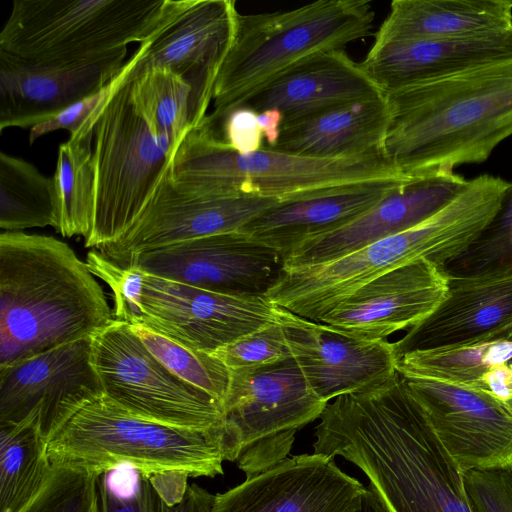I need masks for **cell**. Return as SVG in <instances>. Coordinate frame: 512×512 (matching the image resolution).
<instances>
[{"label": "cell", "instance_id": "6da1fadb", "mask_svg": "<svg viewBox=\"0 0 512 512\" xmlns=\"http://www.w3.org/2000/svg\"><path fill=\"white\" fill-rule=\"evenodd\" d=\"M315 436L314 453L359 467L391 512H476L463 472L398 371L327 404Z\"/></svg>", "mask_w": 512, "mask_h": 512}, {"label": "cell", "instance_id": "7a4b0ae2", "mask_svg": "<svg viewBox=\"0 0 512 512\" xmlns=\"http://www.w3.org/2000/svg\"><path fill=\"white\" fill-rule=\"evenodd\" d=\"M384 96L381 151L409 179L484 162L512 135V58Z\"/></svg>", "mask_w": 512, "mask_h": 512}, {"label": "cell", "instance_id": "3957f363", "mask_svg": "<svg viewBox=\"0 0 512 512\" xmlns=\"http://www.w3.org/2000/svg\"><path fill=\"white\" fill-rule=\"evenodd\" d=\"M113 320L102 287L68 244L0 234V366L92 337Z\"/></svg>", "mask_w": 512, "mask_h": 512}, {"label": "cell", "instance_id": "277c9868", "mask_svg": "<svg viewBox=\"0 0 512 512\" xmlns=\"http://www.w3.org/2000/svg\"><path fill=\"white\" fill-rule=\"evenodd\" d=\"M503 179L481 175L449 205L424 222L334 261L283 269L266 297L279 307L319 322L341 300L399 266L428 260L440 267L464 253L499 207Z\"/></svg>", "mask_w": 512, "mask_h": 512}, {"label": "cell", "instance_id": "5b68a950", "mask_svg": "<svg viewBox=\"0 0 512 512\" xmlns=\"http://www.w3.org/2000/svg\"><path fill=\"white\" fill-rule=\"evenodd\" d=\"M374 20L366 0H318L288 11L239 13L216 80L213 111L236 108L313 55L367 37Z\"/></svg>", "mask_w": 512, "mask_h": 512}, {"label": "cell", "instance_id": "8992f818", "mask_svg": "<svg viewBox=\"0 0 512 512\" xmlns=\"http://www.w3.org/2000/svg\"><path fill=\"white\" fill-rule=\"evenodd\" d=\"M54 467L103 474L122 463L151 476L223 474V429H183L152 422L123 410L105 395L88 404L47 442Z\"/></svg>", "mask_w": 512, "mask_h": 512}, {"label": "cell", "instance_id": "52a82bcc", "mask_svg": "<svg viewBox=\"0 0 512 512\" xmlns=\"http://www.w3.org/2000/svg\"><path fill=\"white\" fill-rule=\"evenodd\" d=\"M183 0H14L0 51L42 65L101 58L151 38Z\"/></svg>", "mask_w": 512, "mask_h": 512}, {"label": "cell", "instance_id": "ba28073f", "mask_svg": "<svg viewBox=\"0 0 512 512\" xmlns=\"http://www.w3.org/2000/svg\"><path fill=\"white\" fill-rule=\"evenodd\" d=\"M169 174L175 183L207 194L276 199L346 183L401 176L381 151L358 158L318 159L266 146L241 154L202 120L178 146Z\"/></svg>", "mask_w": 512, "mask_h": 512}, {"label": "cell", "instance_id": "9c48e42d", "mask_svg": "<svg viewBox=\"0 0 512 512\" xmlns=\"http://www.w3.org/2000/svg\"><path fill=\"white\" fill-rule=\"evenodd\" d=\"M111 83L93 134L94 219L85 246L97 249L138 219L181 143L148 121L131 82Z\"/></svg>", "mask_w": 512, "mask_h": 512}, {"label": "cell", "instance_id": "30bf717a", "mask_svg": "<svg viewBox=\"0 0 512 512\" xmlns=\"http://www.w3.org/2000/svg\"><path fill=\"white\" fill-rule=\"evenodd\" d=\"M229 371L223 456L250 478L287 458L297 430L320 418L328 403L312 391L292 356Z\"/></svg>", "mask_w": 512, "mask_h": 512}, {"label": "cell", "instance_id": "8fae6325", "mask_svg": "<svg viewBox=\"0 0 512 512\" xmlns=\"http://www.w3.org/2000/svg\"><path fill=\"white\" fill-rule=\"evenodd\" d=\"M91 344L104 395L123 410L183 429L211 431L222 426V402L169 371L132 325L114 319L91 337Z\"/></svg>", "mask_w": 512, "mask_h": 512}, {"label": "cell", "instance_id": "7c38bea8", "mask_svg": "<svg viewBox=\"0 0 512 512\" xmlns=\"http://www.w3.org/2000/svg\"><path fill=\"white\" fill-rule=\"evenodd\" d=\"M120 265L219 294L266 297L285 261L277 250L235 231L140 252Z\"/></svg>", "mask_w": 512, "mask_h": 512}, {"label": "cell", "instance_id": "4fadbf2b", "mask_svg": "<svg viewBox=\"0 0 512 512\" xmlns=\"http://www.w3.org/2000/svg\"><path fill=\"white\" fill-rule=\"evenodd\" d=\"M104 396L92 363L91 337L0 366V425L36 416L49 438L88 404Z\"/></svg>", "mask_w": 512, "mask_h": 512}, {"label": "cell", "instance_id": "5bb4252c", "mask_svg": "<svg viewBox=\"0 0 512 512\" xmlns=\"http://www.w3.org/2000/svg\"><path fill=\"white\" fill-rule=\"evenodd\" d=\"M238 14L234 0H183L176 14L126 61L114 84L166 68L187 82L208 110Z\"/></svg>", "mask_w": 512, "mask_h": 512}, {"label": "cell", "instance_id": "9a60e30c", "mask_svg": "<svg viewBox=\"0 0 512 512\" xmlns=\"http://www.w3.org/2000/svg\"><path fill=\"white\" fill-rule=\"evenodd\" d=\"M143 326L184 346L214 353L276 320L267 297L219 294L144 273Z\"/></svg>", "mask_w": 512, "mask_h": 512}, {"label": "cell", "instance_id": "2e32d148", "mask_svg": "<svg viewBox=\"0 0 512 512\" xmlns=\"http://www.w3.org/2000/svg\"><path fill=\"white\" fill-rule=\"evenodd\" d=\"M169 170L138 219L118 239L98 249L102 255L122 264L140 252L240 231L279 200L203 193L172 181Z\"/></svg>", "mask_w": 512, "mask_h": 512}, {"label": "cell", "instance_id": "e0dca14e", "mask_svg": "<svg viewBox=\"0 0 512 512\" xmlns=\"http://www.w3.org/2000/svg\"><path fill=\"white\" fill-rule=\"evenodd\" d=\"M404 379L463 473L512 471V409L481 391L423 378Z\"/></svg>", "mask_w": 512, "mask_h": 512}, {"label": "cell", "instance_id": "ac0fdd59", "mask_svg": "<svg viewBox=\"0 0 512 512\" xmlns=\"http://www.w3.org/2000/svg\"><path fill=\"white\" fill-rule=\"evenodd\" d=\"M291 355L312 391L327 402L386 382L397 371L393 343L350 336L276 306Z\"/></svg>", "mask_w": 512, "mask_h": 512}, {"label": "cell", "instance_id": "d6986e66", "mask_svg": "<svg viewBox=\"0 0 512 512\" xmlns=\"http://www.w3.org/2000/svg\"><path fill=\"white\" fill-rule=\"evenodd\" d=\"M365 490L332 458L302 454L216 494L213 512H355Z\"/></svg>", "mask_w": 512, "mask_h": 512}, {"label": "cell", "instance_id": "ffe728a7", "mask_svg": "<svg viewBox=\"0 0 512 512\" xmlns=\"http://www.w3.org/2000/svg\"><path fill=\"white\" fill-rule=\"evenodd\" d=\"M127 47L72 65L34 64L0 51V131L32 128L93 95L125 65Z\"/></svg>", "mask_w": 512, "mask_h": 512}, {"label": "cell", "instance_id": "44dd1931", "mask_svg": "<svg viewBox=\"0 0 512 512\" xmlns=\"http://www.w3.org/2000/svg\"><path fill=\"white\" fill-rule=\"evenodd\" d=\"M442 267L418 260L357 288L319 321L350 336L384 340L427 317L447 293Z\"/></svg>", "mask_w": 512, "mask_h": 512}, {"label": "cell", "instance_id": "7402d4cb", "mask_svg": "<svg viewBox=\"0 0 512 512\" xmlns=\"http://www.w3.org/2000/svg\"><path fill=\"white\" fill-rule=\"evenodd\" d=\"M468 183L455 172L408 179L351 223L303 243L285 259L284 269L328 263L406 231L449 205Z\"/></svg>", "mask_w": 512, "mask_h": 512}, {"label": "cell", "instance_id": "603a6c76", "mask_svg": "<svg viewBox=\"0 0 512 512\" xmlns=\"http://www.w3.org/2000/svg\"><path fill=\"white\" fill-rule=\"evenodd\" d=\"M446 276L444 299L393 343L397 361L411 352L489 342L512 323V268Z\"/></svg>", "mask_w": 512, "mask_h": 512}, {"label": "cell", "instance_id": "cb8c5ba5", "mask_svg": "<svg viewBox=\"0 0 512 512\" xmlns=\"http://www.w3.org/2000/svg\"><path fill=\"white\" fill-rule=\"evenodd\" d=\"M402 176L352 182L279 199L240 231L285 259L306 241L360 217L408 180Z\"/></svg>", "mask_w": 512, "mask_h": 512}, {"label": "cell", "instance_id": "d4e9b609", "mask_svg": "<svg viewBox=\"0 0 512 512\" xmlns=\"http://www.w3.org/2000/svg\"><path fill=\"white\" fill-rule=\"evenodd\" d=\"M512 58V28L373 44L360 66L383 94Z\"/></svg>", "mask_w": 512, "mask_h": 512}, {"label": "cell", "instance_id": "484cf974", "mask_svg": "<svg viewBox=\"0 0 512 512\" xmlns=\"http://www.w3.org/2000/svg\"><path fill=\"white\" fill-rule=\"evenodd\" d=\"M383 95L344 49L317 53L238 107L275 108L282 125L351 101Z\"/></svg>", "mask_w": 512, "mask_h": 512}, {"label": "cell", "instance_id": "4316f807", "mask_svg": "<svg viewBox=\"0 0 512 512\" xmlns=\"http://www.w3.org/2000/svg\"><path fill=\"white\" fill-rule=\"evenodd\" d=\"M388 118L384 95L351 101L283 124L269 148L318 159L366 156L381 151Z\"/></svg>", "mask_w": 512, "mask_h": 512}, {"label": "cell", "instance_id": "83f0119b", "mask_svg": "<svg viewBox=\"0 0 512 512\" xmlns=\"http://www.w3.org/2000/svg\"><path fill=\"white\" fill-rule=\"evenodd\" d=\"M512 28V0H394L374 43L451 38Z\"/></svg>", "mask_w": 512, "mask_h": 512}, {"label": "cell", "instance_id": "f1b7e54d", "mask_svg": "<svg viewBox=\"0 0 512 512\" xmlns=\"http://www.w3.org/2000/svg\"><path fill=\"white\" fill-rule=\"evenodd\" d=\"M102 107L58 148L56 167L51 177L59 212L57 232L64 237L78 235L86 240L93 228V134Z\"/></svg>", "mask_w": 512, "mask_h": 512}, {"label": "cell", "instance_id": "f546056e", "mask_svg": "<svg viewBox=\"0 0 512 512\" xmlns=\"http://www.w3.org/2000/svg\"><path fill=\"white\" fill-rule=\"evenodd\" d=\"M53 470L38 418L0 425V512H21Z\"/></svg>", "mask_w": 512, "mask_h": 512}, {"label": "cell", "instance_id": "4dcf8cb0", "mask_svg": "<svg viewBox=\"0 0 512 512\" xmlns=\"http://www.w3.org/2000/svg\"><path fill=\"white\" fill-rule=\"evenodd\" d=\"M59 227L52 177L19 157L0 153V228L22 231Z\"/></svg>", "mask_w": 512, "mask_h": 512}, {"label": "cell", "instance_id": "1f68e13d", "mask_svg": "<svg viewBox=\"0 0 512 512\" xmlns=\"http://www.w3.org/2000/svg\"><path fill=\"white\" fill-rule=\"evenodd\" d=\"M129 82L148 121L179 142L207 115L192 87L166 68H153Z\"/></svg>", "mask_w": 512, "mask_h": 512}, {"label": "cell", "instance_id": "d6a6232c", "mask_svg": "<svg viewBox=\"0 0 512 512\" xmlns=\"http://www.w3.org/2000/svg\"><path fill=\"white\" fill-rule=\"evenodd\" d=\"M511 359L512 342L496 340L451 349L411 352L398 359L397 371L404 377L469 388L491 367Z\"/></svg>", "mask_w": 512, "mask_h": 512}, {"label": "cell", "instance_id": "836d02e7", "mask_svg": "<svg viewBox=\"0 0 512 512\" xmlns=\"http://www.w3.org/2000/svg\"><path fill=\"white\" fill-rule=\"evenodd\" d=\"M132 327L147 350L169 371L223 402L230 371L216 356L184 346L143 326Z\"/></svg>", "mask_w": 512, "mask_h": 512}, {"label": "cell", "instance_id": "e575fe53", "mask_svg": "<svg viewBox=\"0 0 512 512\" xmlns=\"http://www.w3.org/2000/svg\"><path fill=\"white\" fill-rule=\"evenodd\" d=\"M512 268V182L499 207L469 248L446 264V275H474Z\"/></svg>", "mask_w": 512, "mask_h": 512}, {"label": "cell", "instance_id": "d590c367", "mask_svg": "<svg viewBox=\"0 0 512 512\" xmlns=\"http://www.w3.org/2000/svg\"><path fill=\"white\" fill-rule=\"evenodd\" d=\"M100 475L84 469L53 466L42 490L21 512H100Z\"/></svg>", "mask_w": 512, "mask_h": 512}, {"label": "cell", "instance_id": "8d00e7d4", "mask_svg": "<svg viewBox=\"0 0 512 512\" xmlns=\"http://www.w3.org/2000/svg\"><path fill=\"white\" fill-rule=\"evenodd\" d=\"M100 512H213L215 495L193 483L182 500L167 502L155 489L149 477L141 473L137 491L128 498L109 493L98 481Z\"/></svg>", "mask_w": 512, "mask_h": 512}, {"label": "cell", "instance_id": "74e56055", "mask_svg": "<svg viewBox=\"0 0 512 512\" xmlns=\"http://www.w3.org/2000/svg\"><path fill=\"white\" fill-rule=\"evenodd\" d=\"M228 370L256 368L291 357L284 331L275 320L214 353Z\"/></svg>", "mask_w": 512, "mask_h": 512}, {"label": "cell", "instance_id": "f35d334b", "mask_svg": "<svg viewBox=\"0 0 512 512\" xmlns=\"http://www.w3.org/2000/svg\"><path fill=\"white\" fill-rule=\"evenodd\" d=\"M86 263L90 271L112 290L114 319L139 326L142 320L140 298L144 272L134 267L122 266L96 251L87 254Z\"/></svg>", "mask_w": 512, "mask_h": 512}, {"label": "cell", "instance_id": "ab89813d", "mask_svg": "<svg viewBox=\"0 0 512 512\" xmlns=\"http://www.w3.org/2000/svg\"><path fill=\"white\" fill-rule=\"evenodd\" d=\"M202 122L241 154L262 148L263 134L257 123V112L250 108L236 107L224 113L212 111Z\"/></svg>", "mask_w": 512, "mask_h": 512}, {"label": "cell", "instance_id": "60d3db41", "mask_svg": "<svg viewBox=\"0 0 512 512\" xmlns=\"http://www.w3.org/2000/svg\"><path fill=\"white\" fill-rule=\"evenodd\" d=\"M463 477L476 512H512V471L469 470Z\"/></svg>", "mask_w": 512, "mask_h": 512}, {"label": "cell", "instance_id": "b9f144b4", "mask_svg": "<svg viewBox=\"0 0 512 512\" xmlns=\"http://www.w3.org/2000/svg\"><path fill=\"white\" fill-rule=\"evenodd\" d=\"M112 89L110 82L100 91L69 106L50 120L32 127L29 143L33 144L39 137L57 130H67L70 135L75 134L82 124L107 102Z\"/></svg>", "mask_w": 512, "mask_h": 512}, {"label": "cell", "instance_id": "7bdbcfd3", "mask_svg": "<svg viewBox=\"0 0 512 512\" xmlns=\"http://www.w3.org/2000/svg\"><path fill=\"white\" fill-rule=\"evenodd\" d=\"M282 122V114L275 108L265 109L257 113V123L263 137L266 139L267 147H273L277 143Z\"/></svg>", "mask_w": 512, "mask_h": 512}, {"label": "cell", "instance_id": "ee69618b", "mask_svg": "<svg viewBox=\"0 0 512 512\" xmlns=\"http://www.w3.org/2000/svg\"><path fill=\"white\" fill-rule=\"evenodd\" d=\"M355 512H391L380 497L378 492L371 486L366 488L361 497L359 507Z\"/></svg>", "mask_w": 512, "mask_h": 512}, {"label": "cell", "instance_id": "f6af8a7d", "mask_svg": "<svg viewBox=\"0 0 512 512\" xmlns=\"http://www.w3.org/2000/svg\"><path fill=\"white\" fill-rule=\"evenodd\" d=\"M503 340L512 342V323L493 335L490 341Z\"/></svg>", "mask_w": 512, "mask_h": 512}]
</instances>
